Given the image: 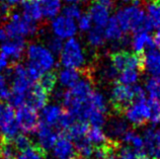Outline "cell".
Masks as SVG:
<instances>
[{"mask_svg": "<svg viewBox=\"0 0 160 159\" xmlns=\"http://www.w3.org/2000/svg\"><path fill=\"white\" fill-rule=\"evenodd\" d=\"M137 159H155V158H153L152 156L148 155V154H147L146 152H139Z\"/></svg>", "mask_w": 160, "mask_h": 159, "instance_id": "45", "label": "cell"}, {"mask_svg": "<svg viewBox=\"0 0 160 159\" xmlns=\"http://www.w3.org/2000/svg\"><path fill=\"white\" fill-rule=\"evenodd\" d=\"M151 43V36L148 35V32H141L135 33V37L132 41V47L135 50V52L142 53L144 52V49L150 48Z\"/></svg>", "mask_w": 160, "mask_h": 159, "instance_id": "28", "label": "cell"}, {"mask_svg": "<svg viewBox=\"0 0 160 159\" xmlns=\"http://www.w3.org/2000/svg\"><path fill=\"white\" fill-rule=\"evenodd\" d=\"M139 71L134 69H126L124 71L120 72L118 76L117 82L122 83L124 85H132L137 82L139 78Z\"/></svg>", "mask_w": 160, "mask_h": 159, "instance_id": "33", "label": "cell"}, {"mask_svg": "<svg viewBox=\"0 0 160 159\" xmlns=\"http://www.w3.org/2000/svg\"><path fill=\"white\" fill-rule=\"evenodd\" d=\"M12 142H13V145L15 146V148L18 152L22 151V150L27 149L29 146L32 145V140L29 139L27 135H24V134H18V135L12 140Z\"/></svg>", "mask_w": 160, "mask_h": 159, "instance_id": "38", "label": "cell"}, {"mask_svg": "<svg viewBox=\"0 0 160 159\" xmlns=\"http://www.w3.org/2000/svg\"><path fill=\"white\" fill-rule=\"evenodd\" d=\"M51 159H57V158H55V157H54V158H51Z\"/></svg>", "mask_w": 160, "mask_h": 159, "instance_id": "52", "label": "cell"}, {"mask_svg": "<svg viewBox=\"0 0 160 159\" xmlns=\"http://www.w3.org/2000/svg\"><path fill=\"white\" fill-rule=\"evenodd\" d=\"M4 31L10 39H23V37L36 33L38 26L33 20L18 12H12L4 24Z\"/></svg>", "mask_w": 160, "mask_h": 159, "instance_id": "4", "label": "cell"}, {"mask_svg": "<svg viewBox=\"0 0 160 159\" xmlns=\"http://www.w3.org/2000/svg\"><path fill=\"white\" fill-rule=\"evenodd\" d=\"M46 157L47 151H45L38 144H33L22 151H19L15 159H46Z\"/></svg>", "mask_w": 160, "mask_h": 159, "instance_id": "24", "label": "cell"}, {"mask_svg": "<svg viewBox=\"0 0 160 159\" xmlns=\"http://www.w3.org/2000/svg\"><path fill=\"white\" fill-rule=\"evenodd\" d=\"M58 81V75L56 71H47L41 75L39 78V84L50 94L54 90Z\"/></svg>", "mask_w": 160, "mask_h": 159, "instance_id": "29", "label": "cell"}, {"mask_svg": "<svg viewBox=\"0 0 160 159\" xmlns=\"http://www.w3.org/2000/svg\"><path fill=\"white\" fill-rule=\"evenodd\" d=\"M120 1V3H122V4H125V3H129L130 2V0H119Z\"/></svg>", "mask_w": 160, "mask_h": 159, "instance_id": "48", "label": "cell"}, {"mask_svg": "<svg viewBox=\"0 0 160 159\" xmlns=\"http://www.w3.org/2000/svg\"><path fill=\"white\" fill-rule=\"evenodd\" d=\"M134 100L135 93L133 86L124 85L122 83L116 82L111 93V103L116 114H124L127 107L134 102Z\"/></svg>", "mask_w": 160, "mask_h": 159, "instance_id": "7", "label": "cell"}, {"mask_svg": "<svg viewBox=\"0 0 160 159\" xmlns=\"http://www.w3.org/2000/svg\"><path fill=\"white\" fill-rule=\"evenodd\" d=\"M150 108V118L149 121L153 125L160 124V103L154 100H148Z\"/></svg>", "mask_w": 160, "mask_h": 159, "instance_id": "37", "label": "cell"}, {"mask_svg": "<svg viewBox=\"0 0 160 159\" xmlns=\"http://www.w3.org/2000/svg\"><path fill=\"white\" fill-rule=\"evenodd\" d=\"M109 62L115 67L118 72H122L126 69H134L139 72L145 70V54L130 53L127 51L113 52L109 55Z\"/></svg>", "mask_w": 160, "mask_h": 159, "instance_id": "5", "label": "cell"}, {"mask_svg": "<svg viewBox=\"0 0 160 159\" xmlns=\"http://www.w3.org/2000/svg\"><path fill=\"white\" fill-rule=\"evenodd\" d=\"M5 2H7L8 4H10V5H14V4H18V2L22 1V0H4Z\"/></svg>", "mask_w": 160, "mask_h": 159, "instance_id": "47", "label": "cell"}, {"mask_svg": "<svg viewBox=\"0 0 160 159\" xmlns=\"http://www.w3.org/2000/svg\"><path fill=\"white\" fill-rule=\"evenodd\" d=\"M121 141L124 142L125 144H128L130 147H132L139 152H145L143 138L140 135H138L137 133L132 131V130H129V131L126 132L125 135L122 137Z\"/></svg>", "mask_w": 160, "mask_h": 159, "instance_id": "25", "label": "cell"}, {"mask_svg": "<svg viewBox=\"0 0 160 159\" xmlns=\"http://www.w3.org/2000/svg\"><path fill=\"white\" fill-rule=\"evenodd\" d=\"M74 146L79 157H82L84 159H91L94 146L87 140L86 136L74 141Z\"/></svg>", "mask_w": 160, "mask_h": 159, "instance_id": "26", "label": "cell"}, {"mask_svg": "<svg viewBox=\"0 0 160 159\" xmlns=\"http://www.w3.org/2000/svg\"><path fill=\"white\" fill-rule=\"evenodd\" d=\"M52 28L56 37L60 39H70L76 33V24L74 19L65 15L58 16L52 22Z\"/></svg>", "mask_w": 160, "mask_h": 159, "instance_id": "13", "label": "cell"}, {"mask_svg": "<svg viewBox=\"0 0 160 159\" xmlns=\"http://www.w3.org/2000/svg\"><path fill=\"white\" fill-rule=\"evenodd\" d=\"M104 35H106V39L109 41L119 42V43H122V41H123L124 31L122 30L119 22L115 16L108 19L106 26V30H104Z\"/></svg>", "mask_w": 160, "mask_h": 159, "instance_id": "19", "label": "cell"}, {"mask_svg": "<svg viewBox=\"0 0 160 159\" xmlns=\"http://www.w3.org/2000/svg\"><path fill=\"white\" fill-rule=\"evenodd\" d=\"M26 50V41L22 39H11V41L4 42L1 46V54L6 58H11L12 62H18L22 57V54Z\"/></svg>", "mask_w": 160, "mask_h": 159, "instance_id": "14", "label": "cell"}, {"mask_svg": "<svg viewBox=\"0 0 160 159\" xmlns=\"http://www.w3.org/2000/svg\"><path fill=\"white\" fill-rule=\"evenodd\" d=\"M18 153L13 142L0 136V159H15Z\"/></svg>", "mask_w": 160, "mask_h": 159, "instance_id": "30", "label": "cell"}, {"mask_svg": "<svg viewBox=\"0 0 160 159\" xmlns=\"http://www.w3.org/2000/svg\"><path fill=\"white\" fill-rule=\"evenodd\" d=\"M91 26H92V19L90 17L89 13L83 14L82 16H80V17H79L78 27H79L80 31H82V32L89 31L91 28Z\"/></svg>", "mask_w": 160, "mask_h": 159, "instance_id": "42", "label": "cell"}, {"mask_svg": "<svg viewBox=\"0 0 160 159\" xmlns=\"http://www.w3.org/2000/svg\"><path fill=\"white\" fill-rule=\"evenodd\" d=\"M49 99V93L42 87L39 83L32 84L26 94L24 104L31 107L33 110H42L46 107Z\"/></svg>", "mask_w": 160, "mask_h": 159, "instance_id": "12", "label": "cell"}, {"mask_svg": "<svg viewBox=\"0 0 160 159\" xmlns=\"http://www.w3.org/2000/svg\"><path fill=\"white\" fill-rule=\"evenodd\" d=\"M145 69L156 77L160 72V52L157 49H148L145 53Z\"/></svg>", "mask_w": 160, "mask_h": 159, "instance_id": "18", "label": "cell"}, {"mask_svg": "<svg viewBox=\"0 0 160 159\" xmlns=\"http://www.w3.org/2000/svg\"><path fill=\"white\" fill-rule=\"evenodd\" d=\"M11 94V90L7 87V79L5 75L0 74V99L8 100Z\"/></svg>", "mask_w": 160, "mask_h": 159, "instance_id": "39", "label": "cell"}, {"mask_svg": "<svg viewBox=\"0 0 160 159\" xmlns=\"http://www.w3.org/2000/svg\"><path fill=\"white\" fill-rule=\"evenodd\" d=\"M5 77L10 81L11 93L14 94L26 96L33 84V81L28 74L27 68L18 62H11L7 67Z\"/></svg>", "mask_w": 160, "mask_h": 159, "instance_id": "3", "label": "cell"}, {"mask_svg": "<svg viewBox=\"0 0 160 159\" xmlns=\"http://www.w3.org/2000/svg\"><path fill=\"white\" fill-rule=\"evenodd\" d=\"M89 15L96 27H103L108 22V9L98 3H93L89 9Z\"/></svg>", "mask_w": 160, "mask_h": 159, "instance_id": "20", "label": "cell"}, {"mask_svg": "<svg viewBox=\"0 0 160 159\" xmlns=\"http://www.w3.org/2000/svg\"><path fill=\"white\" fill-rule=\"evenodd\" d=\"M83 74V71H79L74 68H66L62 70L59 74V80L63 86L71 88L73 85L80 80V76Z\"/></svg>", "mask_w": 160, "mask_h": 159, "instance_id": "22", "label": "cell"}, {"mask_svg": "<svg viewBox=\"0 0 160 159\" xmlns=\"http://www.w3.org/2000/svg\"><path fill=\"white\" fill-rule=\"evenodd\" d=\"M125 116L128 122L134 127L145 126L150 118V108L148 100L146 98L136 99L125 111Z\"/></svg>", "mask_w": 160, "mask_h": 159, "instance_id": "8", "label": "cell"}, {"mask_svg": "<svg viewBox=\"0 0 160 159\" xmlns=\"http://www.w3.org/2000/svg\"><path fill=\"white\" fill-rule=\"evenodd\" d=\"M63 13H64V15L67 16V17L74 19V18L80 17V15H81V10H80V8L77 5L72 4V5L66 6L64 9H63Z\"/></svg>", "mask_w": 160, "mask_h": 159, "instance_id": "41", "label": "cell"}, {"mask_svg": "<svg viewBox=\"0 0 160 159\" xmlns=\"http://www.w3.org/2000/svg\"><path fill=\"white\" fill-rule=\"evenodd\" d=\"M73 159H84V158H82V157H79V156H78V157H74Z\"/></svg>", "mask_w": 160, "mask_h": 159, "instance_id": "50", "label": "cell"}, {"mask_svg": "<svg viewBox=\"0 0 160 159\" xmlns=\"http://www.w3.org/2000/svg\"><path fill=\"white\" fill-rule=\"evenodd\" d=\"M48 47L52 53H55V54L61 53L62 49H63L62 39H60V37H51V39L48 41Z\"/></svg>", "mask_w": 160, "mask_h": 159, "instance_id": "40", "label": "cell"}, {"mask_svg": "<svg viewBox=\"0 0 160 159\" xmlns=\"http://www.w3.org/2000/svg\"><path fill=\"white\" fill-rule=\"evenodd\" d=\"M42 12L43 16L48 18H52L56 16L61 9V1L60 0H45L42 1Z\"/></svg>", "mask_w": 160, "mask_h": 159, "instance_id": "31", "label": "cell"}, {"mask_svg": "<svg viewBox=\"0 0 160 159\" xmlns=\"http://www.w3.org/2000/svg\"><path fill=\"white\" fill-rule=\"evenodd\" d=\"M117 19L124 32H133L134 33L152 30V24L147 15L139 6L133 5L122 8L117 13Z\"/></svg>", "mask_w": 160, "mask_h": 159, "instance_id": "2", "label": "cell"}, {"mask_svg": "<svg viewBox=\"0 0 160 159\" xmlns=\"http://www.w3.org/2000/svg\"><path fill=\"white\" fill-rule=\"evenodd\" d=\"M84 61H85V57L79 42L76 39L70 37L63 45L60 57L61 64L66 68L78 69L83 65Z\"/></svg>", "mask_w": 160, "mask_h": 159, "instance_id": "6", "label": "cell"}, {"mask_svg": "<svg viewBox=\"0 0 160 159\" xmlns=\"http://www.w3.org/2000/svg\"><path fill=\"white\" fill-rule=\"evenodd\" d=\"M156 152H155V158L160 159V130H156Z\"/></svg>", "mask_w": 160, "mask_h": 159, "instance_id": "43", "label": "cell"}, {"mask_svg": "<svg viewBox=\"0 0 160 159\" xmlns=\"http://www.w3.org/2000/svg\"><path fill=\"white\" fill-rule=\"evenodd\" d=\"M129 125L127 121L121 117H115L111 118L107 122V131H108V138L109 140L118 141L122 139L126 132L129 131Z\"/></svg>", "mask_w": 160, "mask_h": 159, "instance_id": "15", "label": "cell"}, {"mask_svg": "<svg viewBox=\"0 0 160 159\" xmlns=\"http://www.w3.org/2000/svg\"><path fill=\"white\" fill-rule=\"evenodd\" d=\"M38 1H41L42 2V1H45V0H38Z\"/></svg>", "mask_w": 160, "mask_h": 159, "instance_id": "51", "label": "cell"}, {"mask_svg": "<svg viewBox=\"0 0 160 159\" xmlns=\"http://www.w3.org/2000/svg\"><path fill=\"white\" fill-rule=\"evenodd\" d=\"M6 37H7V35H6L5 31H4L2 27H0V42L5 41Z\"/></svg>", "mask_w": 160, "mask_h": 159, "instance_id": "46", "label": "cell"}, {"mask_svg": "<svg viewBox=\"0 0 160 159\" xmlns=\"http://www.w3.org/2000/svg\"><path fill=\"white\" fill-rule=\"evenodd\" d=\"M22 2L23 16L36 22L43 18V12L38 0H22Z\"/></svg>", "mask_w": 160, "mask_h": 159, "instance_id": "17", "label": "cell"}, {"mask_svg": "<svg viewBox=\"0 0 160 159\" xmlns=\"http://www.w3.org/2000/svg\"><path fill=\"white\" fill-rule=\"evenodd\" d=\"M15 119V112L9 103L0 102V127Z\"/></svg>", "mask_w": 160, "mask_h": 159, "instance_id": "35", "label": "cell"}, {"mask_svg": "<svg viewBox=\"0 0 160 159\" xmlns=\"http://www.w3.org/2000/svg\"><path fill=\"white\" fill-rule=\"evenodd\" d=\"M15 121L18 125L19 130L28 134L35 133L40 124L39 115L37 111L27 104L18 107V111L15 112Z\"/></svg>", "mask_w": 160, "mask_h": 159, "instance_id": "9", "label": "cell"}, {"mask_svg": "<svg viewBox=\"0 0 160 159\" xmlns=\"http://www.w3.org/2000/svg\"><path fill=\"white\" fill-rule=\"evenodd\" d=\"M52 150L54 157L57 159H73L77 154L73 141L65 133H60Z\"/></svg>", "mask_w": 160, "mask_h": 159, "instance_id": "10", "label": "cell"}, {"mask_svg": "<svg viewBox=\"0 0 160 159\" xmlns=\"http://www.w3.org/2000/svg\"><path fill=\"white\" fill-rule=\"evenodd\" d=\"M159 49H160V48H159Z\"/></svg>", "mask_w": 160, "mask_h": 159, "instance_id": "53", "label": "cell"}, {"mask_svg": "<svg viewBox=\"0 0 160 159\" xmlns=\"http://www.w3.org/2000/svg\"><path fill=\"white\" fill-rule=\"evenodd\" d=\"M28 74L33 82L39 80L42 74L50 71L55 65L52 52L41 45H29L28 48Z\"/></svg>", "mask_w": 160, "mask_h": 159, "instance_id": "1", "label": "cell"}, {"mask_svg": "<svg viewBox=\"0 0 160 159\" xmlns=\"http://www.w3.org/2000/svg\"><path fill=\"white\" fill-rule=\"evenodd\" d=\"M87 40L89 45L92 47H102V46H103L107 39L102 27L95 26V27L90 28L87 36Z\"/></svg>", "mask_w": 160, "mask_h": 159, "instance_id": "32", "label": "cell"}, {"mask_svg": "<svg viewBox=\"0 0 160 159\" xmlns=\"http://www.w3.org/2000/svg\"><path fill=\"white\" fill-rule=\"evenodd\" d=\"M8 66V60L7 58L3 55V54H0V71H1L3 68Z\"/></svg>", "mask_w": 160, "mask_h": 159, "instance_id": "44", "label": "cell"}, {"mask_svg": "<svg viewBox=\"0 0 160 159\" xmlns=\"http://www.w3.org/2000/svg\"><path fill=\"white\" fill-rule=\"evenodd\" d=\"M63 111H64V108L59 106H55V104L46 106L44 108H42L40 122L56 128L63 114Z\"/></svg>", "mask_w": 160, "mask_h": 159, "instance_id": "16", "label": "cell"}, {"mask_svg": "<svg viewBox=\"0 0 160 159\" xmlns=\"http://www.w3.org/2000/svg\"><path fill=\"white\" fill-rule=\"evenodd\" d=\"M36 132L38 145L41 148H43L45 151H48V150H51L53 148L55 142L57 141L59 135H60V132L55 127L49 126V125L42 122H40Z\"/></svg>", "mask_w": 160, "mask_h": 159, "instance_id": "11", "label": "cell"}, {"mask_svg": "<svg viewBox=\"0 0 160 159\" xmlns=\"http://www.w3.org/2000/svg\"><path fill=\"white\" fill-rule=\"evenodd\" d=\"M139 151L130 146H119L117 150L116 159H137Z\"/></svg>", "mask_w": 160, "mask_h": 159, "instance_id": "36", "label": "cell"}, {"mask_svg": "<svg viewBox=\"0 0 160 159\" xmlns=\"http://www.w3.org/2000/svg\"><path fill=\"white\" fill-rule=\"evenodd\" d=\"M147 17L152 27L160 30V0H149L147 4Z\"/></svg>", "mask_w": 160, "mask_h": 159, "instance_id": "23", "label": "cell"}, {"mask_svg": "<svg viewBox=\"0 0 160 159\" xmlns=\"http://www.w3.org/2000/svg\"><path fill=\"white\" fill-rule=\"evenodd\" d=\"M86 138L93 146L106 144L109 140L102 128L92 127V126H90L89 129H88V131L86 133Z\"/></svg>", "mask_w": 160, "mask_h": 159, "instance_id": "27", "label": "cell"}, {"mask_svg": "<svg viewBox=\"0 0 160 159\" xmlns=\"http://www.w3.org/2000/svg\"><path fill=\"white\" fill-rule=\"evenodd\" d=\"M89 127H90L89 124L86 121L76 120L65 132V134L74 142L78 139H81V138L85 137Z\"/></svg>", "mask_w": 160, "mask_h": 159, "instance_id": "21", "label": "cell"}, {"mask_svg": "<svg viewBox=\"0 0 160 159\" xmlns=\"http://www.w3.org/2000/svg\"><path fill=\"white\" fill-rule=\"evenodd\" d=\"M65 1H67V2H73V3H75V2H78V1H80V0H65Z\"/></svg>", "mask_w": 160, "mask_h": 159, "instance_id": "49", "label": "cell"}, {"mask_svg": "<svg viewBox=\"0 0 160 159\" xmlns=\"http://www.w3.org/2000/svg\"><path fill=\"white\" fill-rule=\"evenodd\" d=\"M146 90L149 93L150 99L160 103V80L155 77L149 78L146 82Z\"/></svg>", "mask_w": 160, "mask_h": 159, "instance_id": "34", "label": "cell"}]
</instances>
